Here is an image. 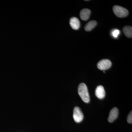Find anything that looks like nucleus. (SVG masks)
<instances>
[{
  "instance_id": "nucleus-1",
  "label": "nucleus",
  "mask_w": 132,
  "mask_h": 132,
  "mask_svg": "<svg viewBox=\"0 0 132 132\" xmlns=\"http://www.w3.org/2000/svg\"><path fill=\"white\" fill-rule=\"evenodd\" d=\"M78 93L82 100L86 103H88L90 101V95L86 85L84 83H81L79 85L78 88Z\"/></svg>"
},
{
  "instance_id": "nucleus-2",
  "label": "nucleus",
  "mask_w": 132,
  "mask_h": 132,
  "mask_svg": "<svg viewBox=\"0 0 132 132\" xmlns=\"http://www.w3.org/2000/svg\"><path fill=\"white\" fill-rule=\"evenodd\" d=\"M113 10L115 15L119 18L126 17L128 14V10L127 9L118 5L114 6Z\"/></svg>"
},
{
  "instance_id": "nucleus-3",
  "label": "nucleus",
  "mask_w": 132,
  "mask_h": 132,
  "mask_svg": "<svg viewBox=\"0 0 132 132\" xmlns=\"http://www.w3.org/2000/svg\"><path fill=\"white\" fill-rule=\"evenodd\" d=\"M73 118L76 123H80L83 120L84 114L79 107H75L73 109Z\"/></svg>"
},
{
  "instance_id": "nucleus-4",
  "label": "nucleus",
  "mask_w": 132,
  "mask_h": 132,
  "mask_svg": "<svg viewBox=\"0 0 132 132\" xmlns=\"http://www.w3.org/2000/svg\"><path fill=\"white\" fill-rule=\"evenodd\" d=\"M97 66L99 69L104 71L111 67L112 66V62L108 59H103L98 62Z\"/></svg>"
},
{
  "instance_id": "nucleus-5",
  "label": "nucleus",
  "mask_w": 132,
  "mask_h": 132,
  "mask_svg": "<svg viewBox=\"0 0 132 132\" xmlns=\"http://www.w3.org/2000/svg\"><path fill=\"white\" fill-rule=\"evenodd\" d=\"M119 114V110L117 108L114 107L111 110L109 116L108 118V120L109 122H113L118 118Z\"/></svg>"
},
{
  "instance_id": "nucleus-6",
  "label": "nucleus",
  "mask_w": 132,
  "mask_h": 132,
  "mask_svg": "<svg viewBox=\"0 0 132 132\" xmlns=\"http://www.w3.org/2000/svg\"><path fill=\"white\" fill-rule=\"evenodd\" d=\"M95 94L98 98H104L105 95V92L103 86L100 85L96 88L95 91Z\"/></svg>"
},
{
  "instance_id": "nucleus-7",
  "label": "nucleus",
  "mask_w": 132,
  "mask_h": 132,
  "mask_svg": "<svg viewBox=\"0 0 132 132\" xmlns=\"http://www.w3.org/2000/svg\"><path fill=\"white\" fill-rule=\"evenodd\" d=\"M70 26L75 30H78L80 27V22L78 18L76 17L71 18L70 20Z\"/></svg>"
},
{
  "instance_id": "nucleus-8",
  "label": "nucleus",
  "mask_w": 132,
  "mask_h": 132,
  "mask_svg": "<svg viewBox=\"0 0 132 132\" xmlns=\"http://www.w3.org/2000/svg\"><path fill=\"white\" fill-rule=\"evenodd\" d=\"M91 10L88 9H84L80 11V15L81 19L82 20L86 21L90 18Z\"/></svg>"
},
{
  "instance_id": "nucleus-9",
  "label": "nucleus",
  "mask_w": 132,
  "mask_h": 132,
  "mask_svg": "<svg viewBox=\"0 0 132 132\" xmlns=\"http://www.w3.org/2000/svg\"><path fill=\"white\" fill-rule=\"evenodd\" d=\"M97 25V22L96 21L92 20L90 21L85 26V29L86 31H92L96 25Z\"/></svg>"
},
{
  "instance_id": "nucleus-10",
  "label": "nucleus",
  "mask_w": 132,
  "mask_h": 132,
  "mask_svg": "<svg viewBox=\"0 0 132 132\" xmlns=\"http://www.w3.org/2000/svg\"><path fill=\"white\" fill-rule=\"evenodd\" d=\"M123 32L125 35L129 38L132 37V28L130 26H125L123 28Z\"/></svg>"
},
{
  "instance_id": "nucleus-11",
  "label": "nucleus",
  "mask_w": 132,
  "mask_h": 132,
  "mask_svg": "<svg viewBox=\"0 0 132 132\" xmlns=\"http://www.w3.org/2000/svg\"><path fill=\"white\" fill-rule=\"evenodd\" d=\"M120 31L118 29H115L112 31V34L114 38H117L120 34Z\"/></svg>"
},
{
  "instance_id": "nucleus-12",
  "label": "nucleus",
  "mask_w": 132,
  "mask_h": 132,
  "mask_svg": "<svg viewBox=\"0 0 132 132\" xmlns=\"http://www.w3.org/2000/svg\"><path fill=\"white\" fill-rule=\"evenodd\" d=\"M127 122L128 123L131 124L132 123V111L130 112V113L129 114L128 116L127 119Z\"/></svg>"
}]
</instances>
